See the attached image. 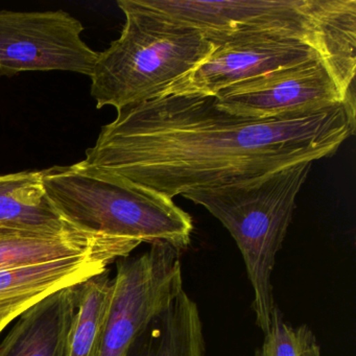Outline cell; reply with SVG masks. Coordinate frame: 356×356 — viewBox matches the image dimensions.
Masks as SVG:
<instances>
[{
  "mask_svg": "<svg viewBox=\"0 0 356 356\" xmlns=\"http://www.w3.org/2000/svg\"><path fill=\"white\" fill-rule=\"evenodd\" d=\"M214 97L233 115L268 120L316 113L355 95H343L326 64L316 59L227 87Z\"/></svg>",
  "mask_w": 356,
  "mask_h": 356,
  "instance_id": "9",
  "label": "cell"
},
{
  "mask_svg": "<svg viewBox=\"0 0 356 356\" xmlns=\"http://www.w3.org/2000/svg\"><path fill=\"white\" fill-rule=\"evenodd\" d=\"M205 34L264 32L300 39L322 57L343 95L354 93L355 0H143Z\"/></svg>",
  "mask_w": 356,
  "mask_h": 356,
  "instance_id": "2",
  "label": "cell"
},
{
  "mask_svg": "<svg viewBox=\"0 0 356 356\" xmlns=\"http://www.w3.org/2000/svg\"><path fill=\"white\" fill-rule=\"evenodd\" d=\"M355 111L352 97L308 115L256 120L209 95H163L118 111L84 161L172 200L330 157L355 132Z\"/></svg>",
  "mask_w": 356,
  "mask_h": 356,
  "instance_id": "1",
  "label": "cell"
},
{
  "mask_svg": "<svg viewBox=\"0 0 356 356\" xmlns=\"http://www.w3.org/2000/svg\"><path fill=\"white\" fill-rule=\"evenodd\" d=\"M314 332L307 325L295 327L287 324L282 312L275 306L270 316V328L256 356H302Z\"/></svg>",
  "mask_w": 356,
  "mask_h": 356,
  "instance_id": "16",
  "label": "cell"
},
{
  "mask_svg": "<svg viewBox=\"0 0 356 356\" xmlns=\"http://www.w3.org/2000/svg\"><path fill=\"white\" fill-rule=\"evenodd\" d=\"M141 245L137 239L118 241L81 255L54 261L0 268V333L31 306L64 287L102 274Z\"/></svg>",
  "mask_w": 356,
  "mask_h": 356,
  "instance_id": "10",
  "label": "cell"
},
{
  "mask_svg": "<svg viewBox=\"0 0 356 356\" xmlns=\"http://www.w3.org/2000/svg\"><path fill=\"white\" fill-rule=\"evenodd\" d=\"M45 191L62 216L80 228L141 243L191 245L193 218L172 199L79 162L41 170Z\"/></svg>",
  "mask_w": 356,
  "mask_h": 356,
  "instance_id": "5",
  "label": "cell"
},
{
  "mask_svg": "<svg viewBox=\"0 0 356 356\" xmlns=\"http://www.w3.org/2000/svg\"><path fill=\"white\" fill-rule=\"evenodd\" d=\"M124 356H206L199 307L184 289L149 323Z\"/></svg>",
  "mask_w": 356,
  "mask_h": 356,
  "instance_id": "13",
  "label": "cell"
},
{
  "mask_svg": "<svg viewBox=\"0 0 356 356\" xmlns=\"http://www.w3.org/2000/svg\"><path fill=\"white\" fill-rule=\"evenodd\" d=\"M207 37L216 43V49L195 70L176 81L160 97L170 95L216 97L227 87L275 70L312 60L323 61L320 54L312 45L284 35L252 32Z\"/></svg>",
  "mask_w": 356,
  "mask_h": 356,
  "instance_id": "8",
  "label": "cell"
},
{
  "mask_svg": "<svg viewBox=\"0 0 356 356\" xmlns=\"http://www.w3.org/2000/svg\"><path fill=\"white\" fill-rule=\"evenodd\" d=\"M74 226L49 199L41 172L0 175V228L61 231Z\"/></svg>",
  "mask_w": 356,
  "mask_h": 356,
  "instance_id": "14",
  "label": "cell"
},
{
  "mask_svg": "<svg viewBox=\"0 0 356 356\" xmlns=\"http://www.w3.org/2000/svg\"><path fill=\"white\" fill-rule=\"evenodd\" d=\"M181 251L156 243L116 260L111 302L97 356H124L133 341L183 289Z\"/></svg>",
  "mask_w": 356,
  "mask_h": 356,
  "instance_id": "6",
  "label": "cell"
},
{
  "mask_svg": "<svg viewBox=\"0 0 356 356\" xmlns=\"http://www.w3.org/2000/svg\"><path fill=\"white\" fill-rule=\"evenodd\" d=\"M122 236L80 227L61 231L0 228V268L54 261L110 245Z\"/></svg>",
  "mask_w": 356,
  "mask_h": 356,
  "instance_id": "12",
  "label": "cell"
},
{
  "mask_svg": "<svg viewBox=\"0 0 356 356\" xmlns=\"http://www.w3.org/2000/svg\"><path fill=\"white\" fill-rule=\"evenodd\" d=\"M76 289L78 310L66 356H97L113 289L109 268Z\"/></svg>",
  "mask_w": 356,
  "mask_h": 356,
  "instance_id": "15",
  "label": "cell"
},
{
  "mask_svg": "<svg viewBox=\"0 0 356 356\" xmlns=\"http://www.w3.org/2000/svg\"><path fill=\"white\" fill-rule=\"evenodd\" d=\"M126 22L120 38L99 53L91 74L97 109L118 111L160 97L216 47L203 32L172 22L141 0H118Z\"/></svg>",
  "mask_w": 356,
  "mask_h": 356,
  "instance_id": "3",
  "label": "cell"
},
{
  "mask_svg": "<svg viewBox=\"0 0 356 356\" xmlns=\"http://www.w3.org/2000/svg\"><path fill=\"white\" fill-rule=\"evenodd\" d=\"M302 356H322L320 346L316 343V337H312V341H309L307 347L304 350Z\"/></svg>",
  "mask_w": 356,
  "mask_h": 356,
  "instance_id": "17",
  "label": "cell"
},
{
  "mask_svg": "<svg viewBox=\"0 0 356 356\" xmlns=\"http://www.w3.org/2000/svg\"><path fill=\"white\" fill-rule=\"evenodd\" d=\"M76 285L26 309L0 343V356H66L78 310Z\"/></svg>",
  "mask_w": 356,
  "mask_h": 356,
  "instance_id": "11",
  "label": "cell"
},
{
  "mask_svg": "<svg viewBox=\"0 0 356 356\" xmlns=\"http://www.w3.org/2000/svg\"><path fill=\"white\" fill-rule=\"evenodd\" d=\"M83 32L82 22L63 10L0 11V76L62 70L91 76L99 53Z\"/></svg>",
  "mask_w": 356,
  "mask_h": 356,
  "instance_id": "7",
  "label": "cell"
},
{
  "mask_svg": "<svg viewBox=\"0 0 356 356\" xmlns=\"http://www.w3.org/2000/svg\"><path fill=\"white\" fill-rule=\"evenodd\" d=\"M312 165V162L302 161L243 182L191 189L182 195L206 208L234 238L253 287L256 325L264 334L276 306L272 274L277 253Z\"/></svg>",
  "mask_w": 356,
  "mask_h": 356,
  "instance_id": "4",
  "label": "cell"
}]
</instances>
